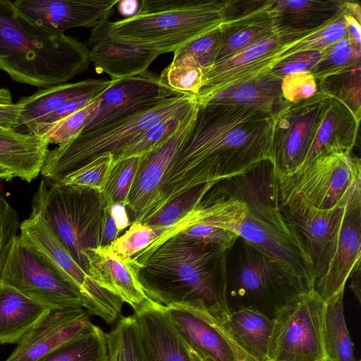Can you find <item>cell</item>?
Listing matches in <instances>:
<instances>
[{"label":"cell","mask_w":361,"mask_h":361,"mask_svg":"<svg viewBox=\"0 0 361 361\" xmlns=\"http://www.w3.org/2000/svg\"><path fill=\"white\" fill-rule=\"evenodd\" d=\"M114 164L113 154H106L66 175L56 183L62 185L92 190L102 193Z\"/></svg>","instance_id":"42"},{"label":"cell","mask_w":361,"mask_h":361,"mask_svg":"<svg viewBox=\"0 0 361 361\" xmlns=\"http://www.w3.org/2000/svg\"><path fill=\"white\" fill-rule=\"evenodd\" d=\"M121 14L126 18L133 16L139 8V2L136 0H123L118 3Z\"/></svg>","instance_id":"54"},{"label":"cell","mask_w":361,"mask_h":361,"mask_svg":"<svg viewBox=\"0 0 361 361\" xmlns=\"http://www.w3.org/2000/svg\"><path fill=\"white\" fill-rule=\"evenodd\" d=\"M243 361H252V360H250V359L247 358V359H245Z\"/></svg>","instance_id":"59"},{"label":"cell","mask_w":361,"mask_h":361,"mask_svg":"<svg viewBox=\"0 0 361 361\" xmlns=\"http://www.w3.org/2000/svg\"><path fill=\"white\" fill-rule=\"evenodd\" d=\"M159 76L176 95L197 96L203 85L204 73L190 56L173 54L171 63Z\"/></svg>","instance_id":"36"},{"label":"cell","mask_w":361,"mask_h":361,"mask_svg":"<svg viewBox=\"0 0 361 361\" xmlns=\"http://www.w3.org/2000/svg\"><path fill=\"white\" fill-rule=\"evenodd\" d=\"M190 348V347H189ZM190 355H191V357H192V361H207V360H204L203 358H202L199 355H197L194 350H192L190 348Z\"/></svg>","instance_id":"57"},{"label":"cell","mask_w":361,"mask_h":361,"mask_svg":"<svg viewBox=\"0 0 361 361\" xmlns=\"http://www.w3.org/2000/svg\"><path fill=\"white\" fill-rule=\"evenodd\" d=\"M245 4L228 1L215 62L229 58L284 28L276 9V1H245Z\"/></svg>","instance_id":"20"},{"label":"cell","mask_w":361,"mask_h":361,"mask_svg":"<svg viewBox=\"0 0 361 361\" xmlns=\"http://www.w3.org/2000/svg\"><path fill=\"white\" fill-rule=\"evenodd\" d=\"M197 102L193 95L170 97L99 128L82 132L66 144L49 150L41 174L58 182L102 155H116L153 125L188 111Z\"/></svg>","instance_id":"7"},{"label":"cell","mask_w":361,"mask_h":361,"mask_svg":"<svg viewBox=\"0 0 361 361\" xmlns=\"http://www.w3.org/2000/svg\"><path fill=\"white\" fill-rule=\"evenodd\" d=\"M99 96H83L65 103L44 118L39 123L27 128V133L39 135L40 133L48 127L63 119L71 114L85 108Z\"/></svg>","instance_id":"50"},{"label":"cell","mask_w":361,"mask_h":361,"mask_svg":"<svg viewBox=\"0 0 361 361\" xmlns=\"http://www.w3.org/2000/svg\"><path fill=\"white\" fill-rule=\"evenodd\" d=\"M159 232L150 226L135 221L110 245L113 250L125 257H133L145 250L159 236Z\"/></svg>","instance_id":"45"},{"label":"cell","mask_w":361,"mask_h":361,"mask_svg":"<svg viewBox=\"0 0 361 361\" xmlns=\"http://www.w3.org/2000/svg\"><path fill=\"white\" fill-rule=\"evenodd\" d=\"M120 0H16V11L54 35L74 27L94 29L109 22Z\"/></svg>","instance_id":"18"},{"label":"cell","mask_w":361,"mask_h":361,"mask_svg":"<svg viewBox=\"0 0 361 361\" xmlns=\"http://www.w3.org/2000/svg\"><path fill=\"white\" fill-rule=\"evenodd\" d=\"M85 44L54 35L22 17L11 0H0V71L18 82L47 88L65 83L90 64Z\"/></svg>","instance_id":"3"},{"label":"cell","mask_w":361,"mask_h":361,"mask_svg":"<svg viewBox=\"0 0 361 361\" xmlns=\"http://www.w3.org/2000/svg\"><path fill=\"white\" fill-rule=\"evenodd\" d=\"M339 1H276V9L284 28L314 30L330 20L340 9Z\"/></svg>","instance_id":"33"},{"label":"cell","mask_w":361,"mask_h":361,"mask_svg":"<svg viewBox=\"0 0 361 361\" xmlns=\"http://www.w3.org/2000/svg\"><path fill=\"white\" fill-rule=\"evenodd\" d=\"M316 29L283 28L229 58L215 62L204 71L203 85L196 96L197 103L204 104L231 86L269 74L279 63L284 49Z\"/></svg>","instance_id":"13"},{"label":"cell","mask_w":361,"mask_h":361,"mask_svg":"<svg viewBox=\"0 0 361 361\" xmlns=\"http://www.w3.org/2000/svg\"><path fill=\"white\" fill-rule=\"evenodd\" d=\"M326 302L312 288L273 318L268 350L271 361H327L324 347Z\"/></svg>","instance_id":"10"},{"label":"cell","mask_w":361,"mask_h":361,"mask_svg":"<svg viewBox=\"0 0 361 361\" xmlns=\"http://www.w3.org/2000/svg\"><path fill=\"white\" fill-rule=\"evenodd\" d=\"M7 130V129H4V128H0V132H1V131H4V130Z\"/></svg>","instance_id":"58"},{"label":"cell","mask_w":361,"mask_h":361,"mask_svg":"<svg viewBox=\"0 0 361 361\" xmlns=\"http://www.w3.org/2000/svg\"><path fill=\"white\" fill-rule=\"evenodd\" d=\"M357 361H360V360H357Z\"/></svg>","instance_id":"60"},{"label":"cell","mask_w":361,"mask_h":361,"mask_svg":"<svg viewBox=\"0 0 361 361\" xmlns=\"http://www.w3.org/2000/svg\"><path fill=\"white\" fill-rule=\"evenodd\" d=\"M106 338L109 361H148L133 315L120 319Z\"/></svg>","instance_id":"37"},{"label":"cell","mask_w":361,"mask_h":361,"mask_svg":"<svg viewBox=\"0 0 361 361\" xmlns=\"http://www.w3.org/2000/svg\"><path fill=\"white\" fill-rule=\"evenodd\" d=\"M352 276H353V278L351 281L350 288L360 303V268L357 269Z\"/></svg>","instance_id":"55"},{"label":"cell","mask_w":361,"mask_h":361,"mask_svg":"<svg viewBox=\"0 0 361 361\" xmlns=\"http://www.w3.org/2000/svg\"><path fill=\"white\" fill-rule=\"evenodd\" d=\"M226 252L174 236L140 263L139 281L147 297L161 305L199 302L223 322L230 312Z\"/></svg>","instance_id":"2"},{"label":"cell","mask_w":361,"mask_h":361,"mask_svg":"<svg viewBox=\"0 0 361 361\" xmlns=\"http://www.w3.org/2000/svg\"><path fill=\"white\" fill-rule=\"evenodd\" d=\"M187 345L207 361H243L247 356L231 339L222 322L201 303L163 306Z\"/></svg>","instance_id":"17"},{"label":"cell","mask_w":361,"mask_h":361,"mask_svg":"<svg viewBox=\"0 0 361 361\" xmlns=\"http://www.w3.org/2000/svg\"><path fill=\"white\" fill-rule=\"evenodd\" d=\"M330 95L317 90L312 97L287 102L274 115L271 164L277 178L302 166L328 109Z\"/></svg>","instance_id":"12"},{"label":"cell","mask_w":361,"mask_h":361,"mask_svg":"<svg viewBox=\"0 0 361 361\" xmlns=\"http://www.w3.org/2000/svg\"><path fill=\"white\" fill-rule=\"evenodd\" d=\"M133 316L148 361H192L189 346L163 305L148 298Z\"/></svg>","instance_id":"24"},{"label":"cell","mask_w":361,"mask_h":361,"mask_svg":"<svg viewBox=\"0 0 361 361\" xmlns=\"http://www.w3.org/2000/svg\"><path fill=\"white\" fill-rule=\"evenodd\" d=\"M3 283L49 308L83 307L81 295L18 235L8 256Z\"/></svg>","instance_id":"14"},{"label":"cell","mask_w":361,"mask_h":361,"mask_svg":"<svg viewBox=\"0 0 361 361\" xmlns=\"http://www.w3.org/2000/svg\"><path fill=\"white\" fill-rule=\"evenodd\" d=\"M111 214L119 232L130 225L125 203H114L110 204Z\"/></svg>","instance_id":"53"},{"label":"cell","mask_w":361,"mask_h":361,"mask_svg":"<svg viewBox=\"0 0 361 361\" xmlns=\"http://www.w3.org/2000/svg\"><path fill=\"white\" fill-rule=\"evenodd\" d=\"M23 106L13 103L12 94L7 88H0V128L15 130L19 126Z\"/></svg>","instance_id":"51"},{"label":"cell","mask_w":361,"mask_h":361,"mask_svg":"<svg viewBox=\"0 0 361 361\" xmlns=\"http://www.w3.org/2000/svg\"><path fill=\"white\" fill-rule=\"evenodd\" d=\"M267 361H271V360H267Z\"/></svg>","instance_id":"61"},{"label":"cell","mask_w":361,"mask_h":361,"mask_svg":"<svg viewBox=\"0 0 361 361\" xmlns=\"http://www.w3.org/2000/svg\"><path fill=\"white\" fill-rule=\"evenodd\" d=\"M13 178V175L6 169L0 166V179L11 180Z\"/></svg>","instance_id":"56"},{"label":"cell","mask_w":361,"mask_h":361,"mask_svg":"<svg viewBox=\"0 0 361 361\" xmlns=\"http://www.w3.org/2000/svg\"><path fill=\"white\" fill-rule=\"evenodd\" d=\"M281 89L287 102L297 103L314 95L317 92V84L310 71H303L285 75L281 80Z\"/></svg>","instance_id":"48"},{"label":"cell","mask_w":361,"mask_h":361,"mask_svg":"<svg viewBox=\"0 0 361 361\" xmlns=\"http://www.w3.org/2000/svg\"><path fill=\"white\" fill-rule=\"evenodd\" d=\"M221 40L220 27L190 42L173 54L190 56L204 71L212 66L219 51Z\"/></svg>","instance_id":"46"},{"label":"cell","mask_w":361,"mask_h":361,"mask_svg":"<svg viewBox=\"0 0 361 361\" xmlns=\"http://www.w3.org/2000/svg\"><path fill=\"white\" fill-rule=\"evenodd\" d=\"M110 204H105L101 230L100 246L110 245L120 233L111 214Z\"/></svg>","instance_id":"52"},{"label":"cell","mask_w":361,"mask_h":361,"mask_svg":"<svg viewBox=\"0 0 361 361\" xmlns=\"http://www.w3.org/2000/svg\"><path fill=\"white\" fill-rule=\"evenodd\" d=\"M274 321L264 314L250 308L230 310L222 322L231 339L252 361H267Z\"/></svg>","instance_id":"29"},{"label":"cell","mask_w":361,"mask_h":361,"mask_svg":"<svg viewBox=\"0 0 361 361\" xmlns=\"http://www.w3.org/2000/svg\"><path fill=\"white\" fill-rule=\"evenodd\" d=\"M361 191L348 202L335 250L325 274L314 290L326 302L345 289L347 280L360 268Z\"/></svg>","instance_id":"22"},{"label":"cell","mask_w":361,"mask_h":361,"mask_svg":"<svg viewBox=\"0 0 361 361\" xmlns=\"http://www.w3.org/2000/svg\"><path fill=\"white\" fill-rule=\"evenodd\" d=\"M281 80L271 74L254 78L226 88L205 104H247L275 114L288 102L281 93Z\"/></svg>","instance_id":"31"},{"label":"cell","mask_w":361,"mask_h":361,"mask_svg":"<svg viewBox=\"0 0 361 361\" xmlns=\"http://www.w3.org/2000/svg\"><path fill=\"white\" fill-rule=\"evenodd\" d=\"M189 111L190 109L186 112L167 118L149 128L114 155V161L118 162L129 157L142 156L154 148L177 129Z\"/></svg>","instance_id":"41"},{"label":"cell","mask_w":361,"mask_h":361,"mask_svg":"<svg viewBox=\"0 0 361 361\" xmlns=\"http://www.w3.org/2000/svg\"><path fill=\"white\" fill-rule=\"evenodd\" d=\"M105 202L92 190L41 180L32 200L31 214H38L51 226L75 262L87 274L85 254L100 246Z\"/></svg>","instance_id":"8"},{"label":"cell","mask_w":361,"mask_h":361,"mask_svg":"<svg viewBox=\"0 0 361 361\" xmlns=\"http://www.w3.org/2000/svg\"><path fill=\"white\" fill-rule=\"evenodd\" d=\"M87 275L99 287L137 310L148 298L139 281L140 264L115 252L111 245L87 250Z\"/></svg>","instance_id":"23"},{"label":"cell","mask_w":361,"mask_h":361,"mask_svg":"<svg viewBox=\"0 0 361 361\" xmlns=\"http://www.w3.org/2000/svg\"><path fill=\"white\" fill-rule=\"evenodd\" d=\"M141 159L142 156H136L115 162L102 192L105 204L120 202L127 205Z\"/></svg>","instance_id":"44"},{"label":"cell","mask_w":361,"mask_h":361,"mask_svg":"<svg viewBox=\"0 0 361 361\" xmlns=\"http://www.w3.org/2000/svg\"><path fill=\"white\" fill-rule=\"evenodd\" d=\"M49 307L0 284V343H18Z\"/></svg>","instance_id":"30"},{"label":"cell","mask_w":361,"mask_h":361,"mask_svg":"<svg viewBox=\"0 0 361 361\" xmlns=\"http://www.w3.org/2000/svg\"><path fill=\"white\" fill-rule=\"evenodd\" d=\"M90 316L83 307L49 309L24 334L5 361H37L89 331L94 325Z\"/></svg>","instance_id":"19"},{"label":"cell","mask_w":361,"mask_h":361,"mask_svg":"<svg viewBox=\"0 0 361 361\" xmlns=\"http://www.w3.org/2000/svg\"><path fill=\"white\" fill-rule=\"evenodd\" d=\"M173 96L177 95L149 70L136 76L112 80L99 97L95 118L82 132L99 128Z\"/></svg>","instance_id":"21"},{"label":"cell","mask_w":361,"mask_h":361,"mask_svg":"<svg viewBox=\"0 0 361 361\" xmlns=\"http://www.w3.org/2000/svg\"><path fill=\"white\" fill-rule=\"evenodd\" d=\"M319 52L318 61L310 71L316 80L321 81L360 66V49L353 44L347 35Z\"/></svg>","instance_id":"35"},{"label":"cell","mask_w":361,"mask_h":361,"mask_svg":"<svg viewBox=\"0 0 361 361\" xmlns=\"http://www.w3.org/2000/svg\"><path fill=\"white\" fill-rule=\"evenodd\" d=\"M320 56L319 51H305L295 54L281 60L269 74L283 78L290 73L310 71Z\"/></svg>","instance_id":"49"},{"label":"cell","mask_w":361,"mask_h":361,"mask_svg":"<svg viewBox=\"0 0 361 361\" xmlns=\"http://www.w3.org/2000/svg\"><path fill=\"white\" fill-rule=\"evenodd\" d=\"M360 121V119L345 104L330 95L325 116L300 169L319 157L351 154L356 142Z\"/></svg>","instance_id":"26"},{"label":"cell","mask_w":361,"mask_h":361,"mask_svg":"<svg viewBox=\"0 0 361 361\" xmlns=\"http://www.w3.org/2000/svg\"><path fill=\"white\" fill-rule=\"evenodd\" d=\"M99 97L85 108L48 127L39 135L42 136L49 145L56 144L61 146L66 144L94 120L99 108Z\"/></svg>","instance_id":"43"},{"label":"cell","mask_w":361,"mask_h":361,"mask_svg":"<svg viewBox=\"0 0 361 361\" xmlns=\"http://www.w3.org/2000/svg\"><path fill=\"white\" fill-rule=\"evenodd\" d=\"M360 159L351 154L319 157L295 173L277 178L281 205L327 210L345 207L361 191Z\"/></svg>","instance_id":"9"},{"label":"cell","mask_w":361,"mask_h":361,"mask_svg":"<svg viewBox=\"0 0 361 361\" xmlns=\"http://www.w3.org/2000/svg\"><path fill=\"white\" fill-rule=\"evenodd\" d=\"M274 115L247 104L199 105L192 131L166 173L158 202L145 220L194 187L215 185L271 161Z\"/></svg>","instance_id":"1"},{"label":"cell","mask_w":361,"mask_h":361,"mask_svg":"<svg viewBox=\"0 0 361 361\" xmlns=\"http://www.w3.org/2000/svg\"><path fill=\"white\" fill-rule=\"evenodd\" d=\"M19 227L17 212L0 195V284Z\"/></svg>","instance_id":"47"},{"label":"cell","mask_w":361,"mask_h":361,"mask_svg":"<svg viewBox=\"0 0 361 361\" xmlns=\"http://www.w3.org/2000/svg\"><path fill=\"white\" fill-rule=\"evenodd\" d=\"M37 361H109L106 334L98 326Z\"/></svg>","instance_id":"34"},{"label":"cell","mask_w":361,"mask_h":361,"mask_svg":"<svg viewBox=\"0 0 361 361\" xmlns=\"http://www.w3.org/2000/svg\"><path fill=\"white\" fill-rule=\"evenodd\" d=\"M345 35L346 22L343 1L340 9L330 20L284 49L280 55L279 62L283 59L300 52L321 51L324 48L339 40Z\"/></svg>","instance_id":"39"},{"label":"cell","mask_w":361,"mask_h":361,"mask_svg":"<svg viewBox=\"0 0 361 361\" xmlns=\"http://www.w3.org/2000/svg\"><path fill=\"white\" fill-rule=\"evenodd\" d=\"M112 84V80L87 79L42 88L35 94L21 97L18 103L23 106L19 126L29 128L65 103L83 96H99Z\"/></svg>","instance_id":"27"},{"label":"cell","mask_w":361,"mask_h":361,"mask_svg":"<svg viewBox=\"0 0 361 361\" xmlns=\"http://www.w3.org/2000/svg\"><path fill=\"white\" fill-rule=\"evenodd\" d=\"M109 22L93 29L86 44L90 61L97 71L108 74L111 80L133 77L146 72L160 54L113 39L109 35Z\"/></svg>","instance_id":"25"},{"label":"cell","mask_w":361,"mask_h":361,"mask_svg":"<svg viewBox=\"0 0 361 361\" xmlns=\"http://www.w3.org/2000/svg\"><path fill=\"white\" fill-rule=\"evenodd\" d=\"M19 228L22 240L81 295L90 315L97 316L107 324L118 319L123 302L90 279L44 217L31 214Z\"/></svg>","instance_id":"11"},{"label":"cell","mask_w":361,"mask_h":361,"mask_svg":"<svg viewBox=\"0 0 361 361\" xmlns=\"http://www.w3.org/2000/svg\"><path fill=\"white\" fill-rule=\"evenodd\" d=\"M281 206L288 227L310 266L314 288L333 256L346 205L327 210L296 204Z\"/></svg>","instance_id":"16"},{"label":"cell","mask_w":361,"mask_h":361,"mask_svg":"<svg viewBox=\"0 0 361 361\" xmlns=\"http://www.w3.org/2000/svg\"><path fill=\"white\" fill-rule=\"evenodd\" d=\"M360 66L319 81L317 90L345 104L358 118L361 117Z\"/></svg>","instance_id":"40"},{"label":"cell","mask_w":361,"mask_h":361,"mask_svg":"<svg viewBox=\"0 0 361 361\" xmlns=\"http://www.w3.org/2000/svg\"><path fill=\"white\" fill-rule=\"evenodd\" d=\"M229 310L250 308L273 319L285 305L312 289L281 260L238 237L226 252Z\"/></svg>","instance_id":"6"},{"label":"cell","mask_w":361,"mask_h":361,"mask_svg":"<svg viewBox=\"0 0 361 361\" xmlns=\"http://www.w3.org/2000/svg\"><path fill=\"white\" fill-rule=\"evenodd\" d=\"M213 185H202L183 192L143 223L158 231L159 235L173 228L192 212Z\"/></svg>","instance_id":"38"},{"label":"cell","mask_w":361,"mask_h":361,"mask_svg":"<svg viewBox=\"0 0 361 361\" xmlns=\"http://www.w3.org/2000/svg\"><path fill=\"white\" fill-rule=\"evenodd\" d=\"M228 1L142 0L136 13L109 22L114 40L157 51L175 52L220 27Z\"/></svg>","instance_id":"4"},{"label":"cell","mask_w":361,"mask_h":361,"mask_svg":"<svg viewBox=\"0 0 361 361\" xmlns=\"http://www.w3.org/2000/svg\"><path fill=\"white\" fill-rule=\"evenodd\" d=\"M49 143L40 135L16 130L0 132V166L28 183L41 173Z\"/></svg>","instance_id":"28"},{"label":"cell","mask_w":361,"mask_h":361,"mask_svg":"<svg viewBox=\"0 0 361 361\" xmlns=\"http://www.w3.org/2000/svg\"><path fill=\"white\" fill-rule=\"evenodd\" d=\"M345 289L326 302L324 347L327 361H357L343 309Z\"/></svg>","instance_id":"32"},{"label":"cell","mask_w":361,"mask_h":361,"mask_svg":"<svg viewBox=\"0 0 361 361\" xmlns=\"http://www.w3.org/2000/svg\"><path fill=\"white\" fill-rule=\"evenodd\" d=\"M222 182L245 204L235 233L281 260L313 288L310 266L281 210L271 161L261 162L247 173Z\"/></svg>","instance_id":"5"},{"label":"cell","mask_w":361,"mask_h":361,"mask_svg":"<svg viewBox=\"0 0 361 361\" xmlns=\"http://www.w3.org/2000/svg\"><path fill=\"white\" fill-rule=\"evenodd\" d=\"M198 108L197 102L169 137L142 155L126 205L130 224L135 221L143 222L154 209L166 173L192 131Z\"/></svg>","instance_id":"15"}]
</instances>
